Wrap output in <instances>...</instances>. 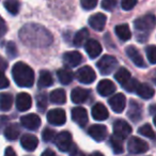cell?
<instances>
[{"mask_svg": "<svg viewBox=\"0 0 156 156\" xmlns=\"http://www.w3.org/2000/svg\"><path fill=\"white\" fill-rule=\"evenodd\" d=\"M83 61V56L79 51H67L63 55V62L65 66L75 67L78 66Z\"/></svg>", "mask_w": 156, "mask_h": 156, "instance_id": "5bb4252c", "label": "cell"}, {"mask_svg": "<svg viewBox=\"0 0 156 156\" xmlns=\"http://www.w3.org/2000/svg\"><path fill=\"white\" fill-rule=\"evenodd\" d=\"M115 78L120 85L123 86L132 78V75H130L129 71H128L127 69H125V67H120V69L115 72Z\"/></svg>", "mask_w": 156, "mask_h": 156, "instance_id": "4dcf8cb0", "label": "cell"}, {"mask_svg": "<svg viewBox=\"0 0 156 156\" xmlns=\"http://www.w3.org/2000/svg\"><path fill=\"white\" fill-rule=\"evenodd\" d=\"M108 104L109 106L111 107L115 112L117 113H121L122 111L125 109L126 106V98L124 94L122 93H117L115 94L113 96H111L108 101Z\"/></svg>", "mask_w": 156, "mask_h": 156, "instance_id": "8fae6325", "label": "cell"}, {"mask_svg": "<svg viewBox=\"0 0 156 156\" xmlns=\"http://www.w3.org/2000/svg\"><path fill=\"white\" fill-rule=\"evenodd\" d=\"M55 143H56L57 147L62 152H69L72 145L74 144L72 141V135L67 130H63L58 135H56Z\"/></svg>", "mask_w": 156, "mask_h": 156, "instance_id": "5b68a950", "label": "cell"}, {"mask_svg": "<svg viewBox=\"0 0 156 156\" xmlns=\"http://www.w3.org/2000/svg\"><path fill=\"white\" fill-rule=\"evenodd\" d=\"M10 85V81L7 77L5 76V74L2 72H0V90L1 89H5L8 88Z\"/></svg>", "mask_w": 156, "mask_h": 156, "instance_id": "ee69618b", "label": "cell"}, {"mask_svg": "<svg viewBox=\"0 0 156 156\" xmlns=\"http://www.w3.org/2000/svg\"><path fill=\"white\" fill-rule=\"evenodd\" d=\"M54 79H52L51 74L46 69L40 72L39 75V80H37V86L40 89H44V88H48L52 85Z\"/></svg>", "mask_w": 156, "mask_h": 156, "instance_id": "d4e9b609", "label": "cell"}, {"mask_svg": "<svg viewBox=\"0 0 156 156\" xmlns=\"http://www.w3.org/2000/svg\"><path fill=\"white\" fill-rule=\"evenodd\" d=\"M85 49L91 59H95L102 52V46L96 40H88L85 43Z\"/></svg>", "mask_w": 156, "mask_h": 156, "instance_id": "e0dca14e", "label": "cell"}, {"mask_svg": "<svg viewBox=\"0 0 156 156\" xmlns=\"http://www.w3.org/2000/svg\"><path fill=\"white\" fill-rule=\"evenodd\" d=\"M49 100L52 104L62 105L66 102V94L63 89H56L52 92H50Z\"/></svg>", "mask_w": 156, "mask_h": 156, "instance_id": "f1b7e54d", "label": "cell"}, {"mask_svg": "<svg viewBox=\"0 0 156 156\" xmlns=\"http://www.w3.org/2000/svg\"><path fill=\"white\" fill-rule=\"evenodd\" d=\"M20 123L27 129L37 130L41 126V119L35 113H29V115H23L20 118Z\"/></svg>", "mask_w": 156, "mask_h": 156, "instance_id": "30bf717a", "label": "cell"}, {"mask_svg": "<svg viewBox=\"0 0 156 156\" xmlns=\"http://www.w3.org/2000/svg\"><path fill=\"white\" fill-rule=\"evenodd\" d=\"M138 133L142 136L147 137V138L150 139H155V133H154L153 128L150 124H144L141 127L138 128Z\"/></svg>", "mask_w": 156, "mask_h": 156, "instance_id": "e575fe53", "label": "cell"}, {"mask_svg": "<svg viewBox=\"0 0 156 156\" xmlns=\"http://www.w3.org/2000/svg\"><path fill=\"white\" fill-rule=\"evenodd\" d=\"M8 61L5 59H3L2 57H0V72H5L8 69Z\"/></svg>", "mask_w": 156, "mask_h": 156, "instance_id": "7dc6e473", "label": "cell"}, {"mask_svg": "<svg viewBox=\"0 0 156 156\" xmlns=\"http://www.w3.org/2000/svg\"><path fill=\"white\" fill-rule=\"evenodd\" d=\"M7 54L10 58H15L17 56V47L13 42H9L7 44Z\"/></svg>", "mask_w": 156, "mask_h": 156, "instance_id": "60d3db41", "label": "cell"}, {"mask_svg": "<svg viewBox=\"0 0 156 156\" xmlns=\"http://www.w3.org/2000/svg\"><path fill=\"white\" fill-rule=\"evenodd\" d=\"M12 75L18 87L30 88L34 83V72L24 62H17L12 69Z\"/></svg>", "mask_w": 156, "mask_h": 156, "instance_id": "7a4b0ae2", "label": "cell"}, {"mask_svg": "<svg viewBox=\"0 0 156 156\" xmlns=\"http://www.w3.org/2000/svg\"><path fill=\"white\" fill-rule=\"evenodd\" d=\"M58 79L62 85H69L74 79V74L69 69H60L57 72Z\"/></svg>", "mask_w": 156, "mask_h": 156, "instance_id": "484cf974", "label": "cell"}, {"mask_svg": "<svg viewBox=\"0 0 156 156\" xmlns=\"http://www.w3.org/2000/svg\"><path fill=\"white\" fill-rule=\"evenodd\" d=\"M88 134L90 135L92 139H94L98 142H101V141L105 140L107 137V127L105 125H102V124H94V125L90 126V128L88 129Z\"/></svg>", "mask_w": 156, "mask_h": 156, "instance_id": "7c38bea8", "label": "cell"}, {"mask_svg": "<svg viewBox=\"0 0 156 156\" xmlns=\"http://www.w3.org/2000/svg\"><path fill=\"white\" fill-rule=\"evenodd\" d=\"M37 105L40 111H44L47 107V95L45 93H41L37 96Z\"/></svg>", "mask_w": 156, "mask_h": 156, "instance_id": "8d00e7d4", "label": "cell"}, {"mask_svg": "<svg viewBox=\"0 0 156 156\" xmlns=\"http://www.w3.org/2000/svg\"><path fill=\"white\" fill-rule=\"evenodd\" d=\"M56 135V132L51 128H44V130L42 132V138L45 142H50V141L55 140Z\"/></svg>", "mask_w": 156, "mask_h": 156, "instance_id": "74e56055", "label": "cell"}, {"mask_svg": "<svg viewBox=\"0 0 156 156\" xmlns=\"http://www.w3.org/2000/svg\"><path fill=\"white\" fill-rule=\"evenodd\" d=\"M150 110H151V115H155V105H151V107H150Z\"/></svg>", "mask_w": 156, "mask_h": 156, "instance_id": "816d5d0a", "label": "cell"}, {"mask_svg": "<svg viewBox=\"0 0 156 156\" xmlns=\"http://www.w3.org/2000/svg\"><path fill=\"white\" fill-rule=\"evenodd\" d=\"M115 91V85L109 79H103L98 85V92L102 96H108Z\"/></svg>", "mask_w": 156, "mask_h": 156, "instance_id": "44dd1931", "label": "cell"}, {"mask_svg": "<svg viewBox=\"0 0 156 156\" xmlns=\"http://www.w3.org/2000/svg\"><path fill=\"white\" fill-rule=\"evenodd\" d=\"M145 54H147V60L151 64L156 63V47L154 45H150L145 48Z\"/></svg>", "mask_w": 156, "mask_h": 156, "instance_id": "d590c367", "label": "cell"}, {"mask_svg": "<svg viewBox=\"0 0 156 156\" xmlns=\"http://www.w3.org/2000/svg\"><path fill=\"white\" fill-rule=\"evenodd\" d=\"M20 125L17 123H12L7 125V127L5 128V136L8 140H16L20 137Z\"/></svg>", "mask_w": 156, "mask_h": 156, "instance_id": "83f0119b", "label": "cell"}, {"mask_svg": "<svg viewBox=\"0 0 156 156\" xmlns=\"http://www.w3.org/2000/svg\"><path fill=\"white\" fill-rule=\"evenodd\" d=\"M13 104V96L10 93L0 94V110L9 111Z\"/></svg>", "mask_w": 156, "mask_h": 156, "instance_id": "1f68e13d", "label": "cell"}, {"mask_svg": "<svg viewBox=\"0 0 156 156\" xmlns=\"http://www.w3.org/2000/svg\"><path fill=\"white\" fill-rule=\"evenodd\" d=\"M32 105V98L26 92H22L16 98V108L20 111H27L31 108Z\"/></svg>", "mask_w": 156, "mask_h": 156, "instance_id": "ac0fdd59", "label": "cell"}, {"mask_svg": "<svg viewBox=\"0 0 156 156\" xmlns=\"http://www.w3.org/2000/svg\"><path fill=\"white\" fill-rule=\"evenodd\" d=\"M20 37L25 45L31 47H47L54 40L47 29L37 24H29L23 27L20 31Z\"/></svg>", "mask_w": 156, "mask_h": 156, "instance_id": "6da1fadb", "label": "cell"}, {"mask_svg": "<svg viewBox=\"0 0 156 156\" xmlns=\"http://www.w3.org/2000/svg\"><path fill=\"white\" fill-rule=\"evenodd\" d=\"M47 121L52 125L61 126L66 122V113L61 108L51 109L47 113Z\"/></svg>", "mask_w": 156, "mask_h": 156, "instance_id": "9c48e42d", "label": "cell"}, {"mask_svg": "<svg viewBox=\"0 0 156 156\" xmlns=\"http://www.w3.org/2000/svg\"><path fill=\"white\" fill-rule=\"evenodd\" d=\"M41 156H56V154H55V152L52 151V150L47 149V150H45L43 153H42Z\"/></svg>", "mask_w": 156, "mask_h": 156, "instance_id": "681fc988", "label": "cell"}, {"mask_svg": "<svg viewBox=\"0 0 156 156\" xmlns=\"http://www.w3.org/2000/svg\"><path fill=\"white\" fill-rule=\"evenodd\" d=\"M132 127L124 120H117L113 123V135L120 139H125L132 134Z\"/></svg>", "mask_w": 156, "mask_h": 156, "instance_id": "ba28073f", "label": "cell"}, {"mask_svg": "<svg viewBox=\"0 0 156 156\" xmlns=\"http://www.w3.org/2000/svg\"><path fill=\"white\" fill-rule=\"evenodd\" d=\"M8 122H9V119L5 115H0V133L5 130V128L7 127Z\"/></svg>", "mask_w": 156, "mask_h": 156, "instance_id": "f6af8a7d", "label": "cell"}, {"mask_svg": "<svg viewBox=\"0 0 156 156\" xmlns=\"http://www.w3.org/2000/svg\"><path fill=\"white\" fill-rule=\"evenodd\" d=\"M91 113L93 119L96 120V121H105L109 117L107 108L103 104H101V103H98V104L94 105Z\"/></svg>", "mask_w": 156, "mask_h": 156, "instance_id": "603a6c76", "label": "cell"}, {"mask_svg": "<svg viewBox=\"0 0 156 156\" xmlns=\"http://www.w3.org/2000/svg\"><path fill=\"white\" fill-rule=\"evenodd\" d=\"M137 5V0H121V7L125 11H130Z\"/></svg>", "mask_w": 156, "mask_h": 156, "instance_id": "b9f144b4", "label": "cell"}, {"mask_svg": "<svg viewBox=\"0 0 156 156\" xmlns=\"http://www.w3.org/2000/svg\"><path fill=\"white\" fill-rule=\"evenodd\" d=\"M90 95L89 90L83 89V88H75L71 93V98L75 104H83L87 101Z\"/></svg>", "mask_w": 156, "mask_h": 156, "instance_id": "7402d4cb", "label": "cell"}, {"mask_svg": "<svg viewBox=\"0 0 156 156\" xmlns=\"http://www.w3.org/2000/svg\"><path fill=\"white\" fill-rule=\"evenodd\" d=\"M3 5L7 9V11L9 13H11L12 15H16L20 11V2L18 0H5Z\"/></svg>", "mask_w": 156, "mask_h": 156, "instance_id": "836d02e7", "label": "cell"}, {"mask_svg": "<svg viewBox=\"0 0 156 156\" xmlns=\"http://www.w3.org/2000/svg\"><path fill=\"white\" fill-rule=\"evenodd\" d=\"M81 7L87 11L93 10L98 5V0H80Z\"/></svg>", "mask_w": 156, "mask_h": 156, "instance_id": "ab89813d", "label": "cell"}, {"mask_svg": "<svg viewBox=\"0 0 156 156\" xmlns=\"http://www.w3.org/2000/svg\"><path fill=\"white\" fill-rule=\"evenodd\" d=\"M135 30L137 32V40L143 43L149 37V32L155 27V16L153 14H147L143 17L137 18L134 23Z\"/></svg>", "mask_w": 156, "mask_h": 156, "instance_id": "3957f363", "label": "cell"}, {"mask_svg": "<svg viewBox=\"0 0 156 156\" xmlns=\"http://www.w3.org/2000/svg\"><path fill=\"white\" fill-rule=\"evenodd\" d=\"M72 119L80 127H85L88 123L87 110L83 107H75L72 109Z\"/></svg>", "mask_w": 156, "mask_h": 156, "instance_id": "4fadbf2b", "label": "cell"}, {"mask_svg": "<svg viewBox=\"0 0 156 156\" xmlns=\"http://www.w3.org/2000/svg\"><path fill=\"white\" fill-rule=\"evenodd\" d=\"M20 144L26 151H34L39 145V139L31 134H25L20 138Z\"/></svg>", "mask_w": 156, "mask_h": 156, "instance_id": "d6986e66", "label": "cell"}, {"mask_svg": "<svg viewBox=\"0 0 156 156\" xmlns=\"http://www.w3.org/2000/svg\"><path fill=\"white\" fill-rule=\"evenodd\" d=\"M119 65V62L115 57L110 55H105L98 61V69L102 75H109L111 74Z\"/></svg>", "mask_w": 156, "mask_h": 156, "instance_id": "277c9868", "label": "cell"}, {"mask_svg": "<svg viewBox=\"0 0 156 156\" xmlns=\"http://www.w3.org/2000/svg\"><path fill=\"white\" fill-rule=\"evenodd\" d=\"M107 22V17L103 13H96L90 16L89 25L92 29L96 31H103Z\"/></svg>", "mask_w": 156, "mask_h": 156, "instance_id": "2e32d148", "label": "cell"}, {"mask_svg": "<svg viewBox=\"0 0 156 156\" xmlns=\"http://www.w3.org/2000/svg\"><path fill=\"white\" fill-rule=\"evenodd\" d=\"M89 37V30L87 28H83L79 31H77L73 39V44L76 47H80V46L85 45V43L88 41Z\"/></svg>", "mask_w": 156, "mask_h": 156, "instance_id": "4316f807", "label": "cell"}, {"mask_svg": "<svg viewBox=\"0 0 156 156\" xmlns=\"http://www.w3.org/2000/svg\"><path fill=\"white\" fill-rule=\"evenodd\" d=\"M5 156H17V155H16V153L13 150V147H8L5 151Z\"/></svg>", "mask_w": 156, "mask_h": 156, "instance_id": "c3c4849f", "label": "cell"}, {"mask_svg": "<svg viewBox=\"0 0 156 156\" xmlns=\"http://www.w3.org/2000/svg\"><path fill=\"white\" fill-rule=\"evenodd\" d=\"M117 5V0H102V8L106 11H112Z\"/></svg>", "mask_w": 156, "mask_h": 156, "instance_id": "7bdbcfd3", "label": "cell"}, {"mask_svg": "<svg viewBox=\"0 0 156 156\" xmlns=\"http://www.w3.org/2000/svg\"><path fill=\"white\" fill-rule=\"evenodd\" d=\"M127 150L132 154H142L149 150V144L138 137H130L127 142Z\"/></svg>", "mask_w": 156, "mask_h": 156, "instance_id": "52a82bcc", "label": "cell"}, {"mask_svg": "<svg viewBox=\"0 0 156 156\" xmlns=\"http://www.w3.org/2000/svg\"><path fill=\"white\" fill-rule=\"evenodd\" d=\"M76 78H77V80L79 83H85V85H89V83H92L95 80L96 74L91 66L86 65V66L80 67V69L76 72Z\"/></svg>", "mask_w": 156, "mask_h": 156, "instance_id": "8992f818", "label": "cell"}, {"mask_svg": "<svg viewBox=\"0 0 156 156\" xmlns=\"http://www.w3.org/2000/svg\"><path fill=\"white\" fill-rule=\"evenodd\" d=\"M89 156H105V155H103L101 152H93L92 154H90Z\"/></svg>", "mask_w": 156, "mask_h": 156, "instance_id": "f907efd6", "label": "cell"}, {"mask_svg": "<svg viewBox=\"0 0 156 156\" xmlns=\"http://www.w3.org/2000/svg\"><path fill=\"white\" fill-rule=\"evenodd\" d=\"M127 115L133 122H138L142 117V108L141 105H139L136 101L132 100L129 103V107H128Z\"/></svg>", "mask_w": 156, "mask_h": 156, "instance_id": "ffe728a7", "label": "cell"}, {"mask_svg": "<svg viewBox=\"0 0 156 156\" xmlns=\"http://www.w3.org/2000/svg\"><path fill=\"white\" fill-rule=\"evenodd\" d=\"M138 85H139V83L136 78H130L125 85H123V88H124V90L127 92H135L137 87H138Z\"/></svg>", "mask_w": 156, "mask_h": 156, "instance_id": "f35d334b", "label": "cell"}, {"mask_svg": "<svg viewBox=\"0 0 156 156\" xmlns=\"http://www.w3.org/2000/svg\"><path fill=\"white\" fill-rule=\"evenodd\" d=\"M5 32H7V25H5L3 18L0 16V37H2L5 34Z\"/></svg>", "mask_w": 156, "mask_h": 156, "instance_id": "bcb514c9", "label": "cell"}, {"mask_svg": "<svg viewBox=\"0 0 156 156\" xmlns=\"http://www.w3.org/2000/svg\"><path fill=\"white\" fill-rule=\"evenodd\" d=\"M115 34L119 37L121 41H128L132 37V32H130V29L127 25H118L115 28Z\"/></svg>", "mask_w": 156, "mask_h": 156, "instance_id": "f546056e", "label": "cell"}, {"mask_svg": "<svg viewBox=\"0 0 156 156\" xmlns=\"http://www.w3.org/2000/svg\"><path fill=\"white\" fill-rule=\"evenodd\" d=\"M109 142H110V145L113 150V153L115 154H122L123 153L124 147H123V140H122V139L118 138V137H115V135H112V136L110 137Z\"/></svg>", "mask_w": 156, "mask_h": 156, "instance_id": "d6a6232c", "label": "cell"}, {"mask_svg": "<svg viewBox=\"0 0 156 156\" xmlns=\"http://www.w3.org/2000/svg\"><path fill=\"white\" fill-rule=\"evenodd\" d=\"M126 55L127 57L133 61L135 65H137L138 67H145L147 66V63L143 60V57L141 56V54L139 52V50L137 49L135 46H127L125 49Z\"/></svg>", "mask_w": 156, "mask_h": 156, "instance_id": "9a60e30c", "label": "cell"}, {"mask_svg": "<svg viewBox=\"0 0 156 156\" xmlns=\"http://www.w3.org/2000/svg\"><path fill=\"white\" fill-rule=\"evenodd\" d=\"M135 92L143 100H150L153 98L154 93H155L153 88L147 83H139Z\"/></svg>", "mask_w": 156, "mask_h": 156, "instance_id": "cb8c5ba5", "label": "cell"}]
</instances>
